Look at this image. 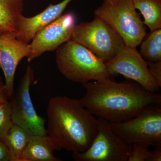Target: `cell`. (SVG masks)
<instances>
[{
	"instance_id": "6da1fadb",
	"label": "cell",
	"mask_w": 161,
	"mask_h": 161,
	"mask_svg": "<svg viewBox=\"0 0 161 161\" xmlns=\"http://www.w3.org/2000/svg\"><path fill=\"white\" fill-rule=\"evenodd\" d=\"M80 103L95 117L110 123L131 119L151 105L161 103L160 94L148 92L138 83L117 82L111 78L83 84Z\"/></svg>"
},
{
	"instance_id": "7a4b0ae2",
	"label": "cell",
	"mask_w": 161,
	"mask_h": 161,
	"mask_svg": "<svg viewBox=\"0 0 161 161\" xmlns=\"http://www.w3.org/2000/svg\"><path fill=\"white\" fill-rule=\"evenodd\" d=\"M47 115V134L61 149L73 153L87 150L98 132L97 118L79 99L53 97L48 102Z\"/></svg>"
},
{
	"instance_id": "3957f363",
	"label": "cell",
	"mask_w": 161,
	"mask_h": 161,
	"mask_svg": "<svg viewBox=\"0 0 161 161\" xmlns=\"http://www.w3.org/2000/svg\"><path fill=\"white\" fill-rule=\"evenodd\" d=\"M56 50L58 69L68 80L83 84L112 78L105 63L76 41L69 40Z\"/></svg>"
},
{
	"instance_id": "277c9868",
	"label": "cell",
	"mask_w": 161,
	"mask_h": 161,
	"mask_svg": "<svg viewBox=\"0 0 161 161\" xmlns=\"http://www.w3.org/2000/svg\"><path fill=\"white\" fill-rule=\"evenodd\" d=\"M136 9L133 0H103L94 14L118 33L126 46L136 47L147 32Z\"/></svg>"
},
{
	"instance_id": "5b68a950",
	"label": "cell",
	"mask_w": 161,
	"mask_h": 161,
	"mask_svg": "<svg viewBox=\"0 0 161 161\" xmlns=\"http://www.w3.org/2000/svg\"><path fill=\"white\" fill-rule=\"evenodd\" d=\"M110 125L112 131L127 144L161 147V103L147 107L129 120Z\"/></svg>"
},
{
	"instance_id": "8992f818",
	"label": "cell",
	"mask_w": 161,
	"mask_h": 161,
	"mask_svg": "<svg viewBox=\"0 0 161 161\" xmlns=\"http://www.w3.org/2000/svg\"><path fill=\"white\" fill-rule=\"evenodd\" d=\"M71 40L86 47L104 63L113 59L126 46L115 30L95 16L92 22L75 25Z\"/></svg>"
},
{
	"instance_id": "52a82bcc",
	"label": "cell",
	"mask_w": 161,
	"mask_h": 161,
	"mask_svg": "<svg viewBox=\"0 0 161 161\" xmlns=\"http://www.w3.org/2000/svg\"><path fill=\"white\" fill-rule=\"evenodd\" d=\"M34 73L28 64L17 88L9 99L13 122L26 130L31 135H46L45 119L38 115L30 95V86Z\"/></svg>"
},
{
	"instance_id": "ba28073f",
	"label": "cell",
	"mask_w": 161,
	"mask_h": 161,
	"mask_svg": "<svg viewBox=\"0 0 161 161\" xmlns=\"http://www.w3.org/2000/svg\"><path fill=\"white\" fill-rule=\"evenodd\" d=\"M98 132L88 149L72 154L76 161H127L132 145L125 142L112 131L110 122L97 118Z\"/></svg>"
},
{
	"instance_id": "9c48e42d",
	"label": "cell",
	"mask_w": 161,
	"mask_h": 161,
	"mask_svg": "<svg viewBox=\"0 0 161 161\" xmlns=\"http://www.w3.org/2000/svg\"><path fill=\"white\" fill-rule=\"evenodd\" d=\"M105 63L111 77L123 75L134 80L148 92L156 93L160 89L149 71L147 61L136 47L125 46L113 59Z\"/></svg>"
},
{
	"instance_id": "30bf717a",
	"label": "cell",
	"mask_w": 161,
	"mask_h": 161,
	"mask_svg": "<svg viewBox=\"0 0 161 161\" xmlns=\"http://www.w3.org/2000/svg\"><path fill=\"white\" fill-rule=\"evenodd\" d=\"M75 15L71 13L62 15L40 31L30 43L29 62L46 52L53 51L71 39L75 26Z\"/></svg>"
},
{
	"instance_id": "8fae6325",
	"label": "cell",
	"mask_w": 161,
	"mask_h": 161,
	"mask_svg": "<svg viewBox=\"0 0 161 161\" xmlns=\"http://www.w3.org/2000/svg\"><path fill=\"white\" fill-rule=\"evenodd\" d=\"M31 52L29 43L19 40L14 34H0V67L5 78V85L9 98L14 92L15 74L18 64Z\"/></svg>"
},
{
	"instance_id": "7c38bea8",
	"label": "cell",
	"mask_w": 161,
	"mask_h": 161,
	"mask_svg": "<svg viewBox=\"0 0 161 161\" xmlns=\"http://www.w3.org/2000/svg\"><path fill=\"white\" fill-rule=\"evenodd\" d=\"M72 1L64 0L56 5L51 4L45 10L32 17L22 16L18 23L16 37L29 43L38 32L60 17Z\"/></svg>"
},
{
	"instance_id": "4fadbf2b",
	"label": "cell",
	"mask_w": 161,
	"mask_h": 161,
	"mask_svg": "<svg viewBox=\"0 0 161 161\" xmlns=\"http://www.w3.org/2000/svg\"><path fill=\"white\" fill-rule=\"evenodd\" d=\"M61 150L55 141L47 134L31 135L23 150L21 161H62L53 154L55 150Z\"/></svg>"
},
{
	"instance_id": "5bb4252c",
	"label": "cell",
	"mask_w": 161,
	"mask_h": 161,
	"mask_svg": "<svg viewBox=\"0 0 161 161\" xmlns=\"http://www.w3.org/2000/svg\"><path fill=\"white\" fill-rule=\"evenodd\" d=\"M24 0H0V34L15 35L23 15Z\"/></svg>"
},
{
	"instance_id": "9a60e30c",
	"label": "cell",
	"mask_w": 161,
	"mask_h": 161,
	"mask_svg": "<svg viewBox=\"0 0 161 161\" xmlns=\"http://www.w3.org/2000/svg\"><path fill=\"white\" fill-rule=\"evenodd\" d=\"M134 6L143 16L144 25L150 31L161 29V0H133Z\"/></svg>"
},
{
	"instance_id": "2e32d148",
	"label": "cell",
	"mask_w": 161,
	"mask_h": 161,
	"mask_svg": "<svg viewBox=\"0 0 161 161\" xmlns=\"http://www.w3.org/2000/svg\"><path fill=\"white\" fill-rule=\"evenodd\" d=\"M31 136L26 130L14 124L5 141L10 152L12 161H21V156Z\"/></svg>"
},
{
	"instance_id": "e0dca14e",
	"label": "cell",
	"mask_w": 161,
	"mask_h": 161,
	"mask_svg": "<svg viewBox=\"0 0 161 161\" xmlns=\"http://www.w3.org/2000/svg\"><path fill=\"white\" fill-rule=\"evenodd\" d=\"M140 44L141 54L146 61H161V29L150 31Z\"/></svg>"
},
{
	"instance_id": "ac0fdd59",
	"label": "cell",
	"mask_w": 161,
	"mask_h": 161,
	"mask_svg": "<svg viewBox=\"0 0 161 161\" xmlns=\"http://www.w3.org/2000/svg\"><path fill=\"white\" fill-rule=\"evenodd\" d=\"M14 124L8 101L0 105V140L5 143L6 136Z\"/></svg>"
},
{
	"instance_id": "d6986e66",
	"label": "cell",
	"mask_w": 161,
	"mask_h": 161,
	"mask_svg": "<svg viewBox=\"0 0 161 161\" xmlns=\"http://www.w3.org/2000/svg\"><path fill=\"white\" fill-rule=\"evenodd\" d=\"M152 151L149 147L133 144L132 150L127 161H151Z\"/></svg>"
},
{
	"instance_id": "ffe728a7",
	"label": "cell",
	"mask_w": 161,
	"mask_h": 161,
	"mask_svg": "<svg viewBox=\"0 0 161 161\" xmlns=\"http://www.w3.org/2000/svg\"><path fill=\"white\" fill-rule=\"evenodd\" d=\"M147 64L150 75L161 87V61L158 62L147 61Z\"/></svg>"
},
{
	"instance_id": "44dd1931",
	"label": "cell",
	"mask_w": 161,
	"mask_h": 161,
	"mask_svg": "<svg viewBox=\"0 0 161 161\" xmlns=\"http://www.w3.org/2000/svg\"><path fill=\"white\" fill-rule=\"evenodd\" d=\"M0 161H12L8 147L3 141L0 140Z\"/></svg>"
},
{
	"instance_id": "7402d4cb",
	"label": "cell",
	"mask_w": 161,
	"mask_h": 161,
	"mask_svg": "<svg viewBox=\"0 0 161 161\" xmlns=\"http://www.w3.org/2000/svg\"><path fill=\"white\" fill-rule=\"evenodd\" d=\"M9 99V94L6 85L0 76V105L8 102Z\"/></svg>"
},
{
	"instance_id": "603a6c76",
	"label": "cell",
	"mask_w": 161,
	"mask_h": 161,
	"mask_svg": "<svg viewBox=\"0 0 161 161\" xmlns=\"http://www.w3.org/2000/svg\"><path fill=\"white\" fill-rule=\"evenodd\" d=\"M152 151V155L151 161H161V147H154V150Z\"/></svg>"
}]
</instances>
